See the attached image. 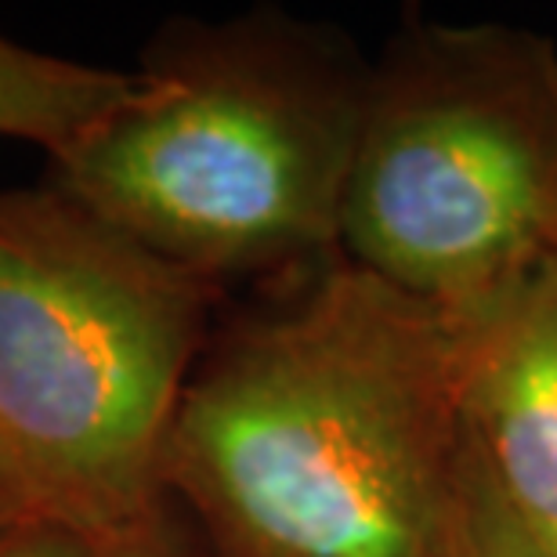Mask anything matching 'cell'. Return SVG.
Masks as SVG:
<instances>
[{
    "instance_id": "cell-1",
    "label": "cell",
    "mask_w": 557,
    "mask_h": 557,
    "mask_svg": "<svg viewBox=\"0 0 557 557\" xmlns=\"http://www.w3.org/2000/svg\"><path fill=\"white\" fill-rule=\"evenodd\" d=\"M225 308L160 467L163 496L210 547L467 557L463 322L341 250Z\"/></svg>"
},
{
    "instance_id": "cell-2",
    "label": "cell",
    "mask_w": 557,
    "mask_h": 557,
    "mask_svg": "<svg viewBox=\"0 0 557 557\" xmlns=\"http://www.w3.org/2000/svg\"><path fill=\"white\" fill-rule=\"evenodd\" d=\"M370 76L348 33L283 8L171 18L48 182L228 297L286 283L341 250Z\"/></svg>"
},
{
    "instance_id": "cell-3",
    "label": "cell",
    "mask_w": 557,
    "mask_h": 557,
    "mask_svg": "<svg viewBox=\"0 0 557 557\" xmlns=\"http://www.w3.org/2000/svg\"><path fill=\"white\" fill-rule=\"evenodd\" d=\"M225 305L51 182L0 188L4 504L98 543L138 525Z\"/></svg>"
},
{
    "instance_id": "cell-4",
    "label": "cell",
    "mask_w": 557,
    "mask_h": 557,
    "mask_svg": "<svg viewBox=\"0 0 557 557\" xmlns=\"http://www.w3.org/2000/svg\"><path fill=\"white\" fill-rule=\"evenodd\" d=\"M341 253L474 322L557 264V48L504 22L409 15L381 59Z\"/></svg>"
},
{
    "instance_id": "cell-5",
    "label": "cell",
    "mask_w": 557,
    "mask_h": 557,
    "mask_svg": "<svg viewBox=\"0 0 557 557\" xmlns=\"http://www.w3.org/2000/svg\"><path fill=\"white\" fill-rule=\"evenodd\" d=\"M467 330V438L510 518L557 557V264Z\"/></svg>"
},
{
    "instance_id": "cell-6",
    "label": "cell",
    "mask_w": 557,
    "mask_h": 557,
    "mask_svg": "<svg viewBox=\"0 0 557 557\" xmlns=\"http://www.w3.org/2000/svg\"><path fill=\"white\" fill-rule=\"evenodd\" d=\"M135 91V70H109L37 51L0 33V138L54 156Z\"/></svg>"
},
{
    "instance_id": "cell-7",
    "label": "cell",
    "mask_w": 557,
    "mask_h": 557,
    "mask_svg": "<svg viewBox=\"0 0 557 557\" xmlns=\"http://www.w3.org/2000/svg\"><path fill=\"white\" fill-rule=\"evenodd\" d=\"M102 550L106 557H221L171 496H163L138 525L106 540Z\"/></svg>"
},
{
    "instance_id": "cell-8",
    "label": "cell",
    "mask_w": 557,
    "mask_h": 557,
    "mask_svg": "<svg viewBox=\"0 0 557 557\" xmlns=\"http://www.w3.org/2000/svg\"><path fill=\"white\" fill-rule=\"evenodd\" d=\"M467 557H543L525 529L510 518L507 504L499 499L493 478L485 474L471 445V536Z\"/></svg>"
},
{
    "instance_id": "cell-9",
    "label": "cell",
    "mask_w": 557,
    "mask_h": 557,
    "mask_svg": "<svg viewBox=\"0 0 557 557\" xmlns=\"http://www.w3.org/2000/svg\"><path fill=\"white\" fill-rule=\"evenodd\" d=\"M0 557H106L102 543L44 518H11L0 525Z\"/></svg>"
},
{
    "instance_id": "cell-10",
    "label": "cell",
    "mask_w": 557,
    "mask_h": 557,
    "mask_svg": "<svg viewBox=\"0 0 557 557\" xmlns=\"http://www.w3.org/2000/svg\"><path fill=\"white\" fill-rule=\"evenodd\" d=\"M11 518H18V515L4 504V496H0V525H4V521H11Z\"/></svg>"
},
{
    "instance_id": "cell-11",
    "label": "cell",
    "mask_w": 557,
    "mask_h": 557,
    "mask_svg": "<svg viewBox=\"0 0 557 557\" xmlns=\"http://www.w3.org/2000/svg\"><path fill=\"white\" fill-rule=\"evenodd\" d=\"M4 525H8V521H4Z\"/></svg>"
}]
</instances>
